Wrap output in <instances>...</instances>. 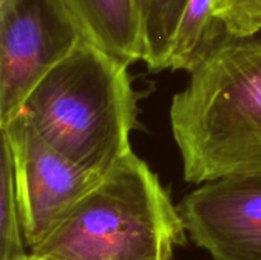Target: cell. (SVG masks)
<instances>
[{
  "label": "cell",
  "instance_id": "30bf717a",
  "mask_svg": "<svg viewBox=\"0 0 261 260\" xmlns=\"http://www.w3.org/2000/svg\"><path fill=\"white\" fill-rule=\"evenodd\" d=\"M186 0H149L144 19V61L153 71L167 69L171 41Z\"/></svg>",
  "mask_w": 261,
  "mask_h": 260
},
{
  "label": "cell",
  "instance_id": "ba28073f",
  "mask_svg": "<svg viewBox=\"0 0 261 260\" xmlns=\"http://www.w3.org/2000/svg\"><path fill=\"white\" fill-rule=\"evenodd\" d=\"M227 33L214 14L213 0H186L171 41L167 69L191 73Z\"/></svg>",
  "mask_w": 261,
  "mask_h": 260
},
{
  "label": "cell",
  "instance_id": "52a82bcc",
  "mask_svg": "<svg viewBox=\"0 0 261 260\" xmlns=\"http://www.w3.org/2000/svg\"><path fill=\"white\" fill-rule=\"evenodd\" d=\"M83 38L122 63L144 59L138 0H56Z\"/></svg>",
  "mask_w": 261,
  "mask_h": 260
},
{
  "label": "cell",
  "instance_id": "5b68a950",
  "mask_svg": "<svg viewBox=\"0 0 261 260\" xmlns=\"http://www.w3.org/2000/svg\"><path fill=\"white\" fill-rule=\"evenodd\" d=\"M84 40L56 0L0 3V126L36 84Z\"/></svg>",
  "mask_w": 261,
  "mask_h": 260
},
{
  "label": "cell",
  "instance_id": "8fae6325",
  "mask_svg": "<svg viewBox=\"0 0 261 260\" xmlns=\"http://www.w3.org/2000/svg\"><path fill=\"white\" fill-rule=\"evenodd\" d=\"M213 10L231 36L244 37L261 30V0H213Z\"/></svg>",
  "mask_w": 261,
  "mask_h": 260
},
{
  "label": "cell",
  "instance_id": "9c48e42d",
  "mask_svg": "<svg viewBox=\"0 0 261 260\" xmlns=\"http://www.w3.org/2000/svg\"><path fill=\"white\" fill-rule=\"evenodd\" d=\"M22 216L15 193L14 172L9 144L2 137L0 158V260H25L31 255L25 250Z\"/></svg>",
  "mask_w": 261,
  "mask_h": 260
},
{
  "label": "cell",
  "instance_id": "7c38bea8",
  "mask_svg": "<svg viewBox=\"0 0 261 260\" xmlns=\"http://www.w3.org/2000/svg\"><path fill=\"white\" fill-rule=\"evenodd\" d=\"M148 2H149V0H138V3H139L140 13H142V20L144 19V14H145V10H147V7H148Z\"/></svg>",
  "mask_w": 261,
  "mask_h": 260
},
{
  "label": "cell",
  "instance_id": "277c9868",
  "mask_svg": "<svg viewBox=\"0 0 261 260\" xmlns=\"http://www.w3.org/2000/svg\"><path fill=\"white\" fill-rule=\"evenodd\" d=\"M0 132L9 144L15 193L31 252L103 175L84 170L58 152L22 109L0 126Z\"/></svg>",
  "mask_w": 261,
  "mask_h": 260
},
{
  "label": "cell",
  "instance_id": "4fadbf2b",
  "mask_svg": "<svg viewBox=\"0 0 261 260\" xmlns=\"http://www.w3.org/2000/svg\"><path fill=\"white\" fill-rule=\"evenodd\" d=\"M25 260H58V259H54V257H48V256H38V255L31 254Z\"/></svg>",
  "mask_w": 261,
  "mask_h": 260
},
{
  "label": "cell",
  "instance_id": "8992f818",
  "mask_svg": "<svg viewBox=\"0 0 261 260\" xmlns=\"http://www.w3.org/2000/svg\"><path fill=\"white\" fill-rule=\"evenodd\" d=\"M177 211L186 233L214 260H261V175L206 181Z\"/></svg>",
  "mask_w": 261,
  "mask_h": 260
},
{
  "label": "cell",
  "instance_id": "6da1fadb",
  "mask_svg": "<svg viewBox=\"0 0 261 260\" xmlns=\"http://www.w3.org/2000/svg\"><path fill=\"white\" fill-rule=\"evenodd\" d=\"M189 74L170 109L185 180L261 175V30L227 33Z\"/></svg>",
  "mask_w": 261,
  "mask_h": 260
},
{
  "label": "cell",
  "instance_id": "3957f363",
  "mask_svg": "<svg viewBox=\"0 0 261 260\" xmlns=\"http://www.w3.org/2000/svg\"><path fill=\"white\" fill-rule=\"evenodd\" d=\"M185 233L167 189L132 150L31 254L58 260H171Z\"/></svg>",
  "mask_w": 261,
  "mask_h": 260
},
{
  "label": "cell",
  "instance_id": "7a4b0ae2",
  "mask_svg": "<svg viewBox=\"0 0 261 260\" xmlns=\"http://www.w3.org/2000/svg\"><path fill=\"white\" fill-rule=\"evenodd\" d=\"M129 65L82 40L31 91L22 110L50 145L101 173L132 152L139 94Z\"/></svg>",
  "mask_w": 261,
  "mask_h": 260
}]
</instances>
